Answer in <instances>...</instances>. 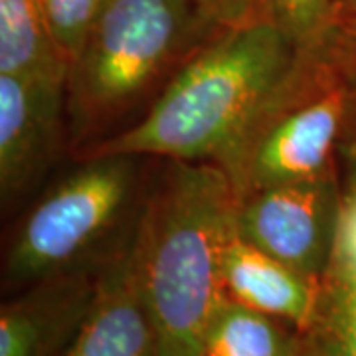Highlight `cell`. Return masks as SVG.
I'll return each instance as SVG.
<instances>
[{"label":"cell","mask_w":356,"mask_h":356,"mask_svg":"<svg viewBox=\"0 0 356 356\" xmlns=\"http://www.w3.org/2000/svg\"><path fill=\"white\" fill-rule=\"evenodd\" d=\"M62 356H163L153 318L140 297L133 229L103 264L93 303Z\"/></svg>","instance_id":"9c48e42d"},{"label":"cell","mask_w":356,"mask_h":356,"mask_svg":"<svg viewBox=\"0 0 356 356\" xmlns=\"http://www.w3.org/2000/svg\"><path fill=\"white\" fill-rule=\"evenodd\" d=\"M236 191L214 163L168 161L140 206L133 255L140 297L163 356H204L218 301L222 245L234 224Z\"/></svg>","instance_id":"7a4b0ae2"},{"label":"cell","mask_w":356,"mask_h":356,"mask_svg":"<svg viewBox=\"0 0 356 356\" xmlns=\"http://www.w3.org/2000/svg\"><path fill=\"white\" fill-rule=\"evenodd\" d=\"M332 2H334V13L356 18V0H332Z\"/></svg>","instance_id":"e0dca14e"},{"label":"cell","mask_w":356,"mask_h":356,"mask_svg":"<svg viewBox=\"0 0 356 356\" xmlns=\"http://www.w3.org/2000/svg\"><path fill=\"white\" fill-rule=\"evenodd\" d=\"M297 48L269 18L222 28L133 125L79 147L77 161L133 154L220 165L291 67Z\"/></svg>","instance_id":"6da1fadb"},{"label":"cell","mask_w":356,"mask_h":356,"mask_svg":"<svg viewBox=\"0 0 356 356\" xmlns=\"http://www.w3.org/2000/svg\"><path fill=\"white\" fill-rule=\"evenodd\" d=\"M341 202L339 177L271 184L236 196L234 229L266 254L321 280L334 242Z\"/></svg>","instance_id":"8992f818"},{"label":"cell","mask_w":356,"mask_h":356,"mask_svg":"<svg viewBox=\"0 0 356 356\" xmlns=\"http://www.w3.org/2000/svg\"><path fill=\"white\" fill-rule=\"evenodd\" d=\"M143 156L107 154L79 161L32 206L2 259V293L81 267H102L117 243L115 226L135 198Z\"/></svg>","instance_id":"5b68a950"},{"label":"cell","mask_w":356,"mask_h":356,"mask_svg":"<svg viewBox=\"0 0 356 356\" xmlns=\"http://www.w3.org/2000/svg\"><path fill=\"white\" fill-rule=\"evenodd\" d=\"M67 72L40 0H0V74L67 81Z\"/></svg>","instance_id":"7c38bea8"},{"label":"cell","mask_w":356,"mask_h":356,"mask_svg":"<svg viewBox=\"0 0 356 356\" xmlns=\"http://www.w3.org/2000/svg\"><path fill=\"white\" fill-rule=\"evenodd\" d=\"M303 339L305 356H356V177L343 191L315 315Z\"/></svg>","instance_id":"8fae6325"},{"label":"cell","mask_w":356,"mask_h":356,"mask_svg":"<svg viewBox=\"0 0 356 356\" xmlns=\"http://www.w3.org/2000/svg\"><path fill=\"white\" fill-rule=\"evenodd\" d=\"M267 16L295 48L318 38L334 18L332 0H267Z\"/></svg>","instance_id":"9a60e30c"},{"label":"cell","mask_w":356,"mask_h":356,"mask_svg":"<svg viewBox=\"0 0 356 356\" xmlns=\"http://www.w3.org/2000/svg\"><path fill=\"white\" fill-rule=\"evenodd\" d=\"M220 30L198 0H105L67 72L70 139H102Z\"/></svg>","instance_id":"277c9868"},{"label":"cell","mask_w":356,"mask_h":356,"mask_svg":"<svg viewBox=\"0 0 356 356\" xmlns=\"http://www.w3.org/2000/svg\"><path fill=\"white\" fill-rule=\"evenodd\" d=\"M204 356H305V339L291 323L224 295L206 329Z\"/></svg>","instance_id":"4fadbf2b"},{"label":"cell","mask_w":356,"mask_h":356,"mask_svg":"<svg viewBox=\"0 0 356 356\" xmlns=\"http://www.w3.org/2000/svg\"><path fill=\"white\" fill-rule=\"evenodd\" d=\"M102 267L74 269L8 295L0 307V356L64 355L93 303Z\"/></svg>","instance_id":"ba28073f"},{"label":"cell","mask_w":356,"mask_h":356,"mask_svg":"<svg viewBox=\"0 0 356 356\" xmlns=\"http://www.w3.org/2000/svg\"><path fill=\"white\" fill-rule=\"evenodd\" d=\"M356 18L334 14L299 46L291 67L218 166L236 196L280 182L339 177L337 159L356 119Z\"/></svg>","instance_id":"3957f363"},{"label":"cell","mask_w":356,"mask_h":356,"mask_svg":"<svg viewBox=\"0 0 356 356\" xmlns=\"http://www.w3.org/2000/svg\"><path fill=\"white\" fill-rule=\"evenodd\" d=\"M206 14L222 28H234L269 18L267 0H198Z\"/></svg>","instance_id":"2e32d148"},{"label":"cell","mask_w":356,"mask_h":356,"mask_svg":"<svg viewBox=\"0 0 356 356\" xmlns=\"http://www.w3.org/2000/svg\"><path fill=\"white\" fill-rule=\"evenodd\" d=\"M67 133L65 81L0 74V194L2 204L34 188Z\"/></svg>","instance_id":"52a82bcc"},{"label":"cell","mask_w":356,"mask_h":356,"mask_svg":"<svg viewBox=\"0 0 356 356\" xmlns=\"http://www.w3.org/2000/svg\"><path fill=\"white\" fill-rule=\"evenodd\" d=\"M103 2L105 0H40L54 40L70 65L88 38Z\"/></svg>","instance_id":"5bb4252c"},{"label":"cell","mask_w":356,"mask_h":356,"mask_svg":"<svg viewBox=\"0 0 356 356\" xmlns=\"http://www.w3.org/2000/svg\"><path fill=\"white\" fill-rule=\"evenodd\" d=\"M222 289L229 299L307 331L317 307L321 280L280 261L229 229L220 255Z\"/></svg>","instance_id":"30bf717a"}]
</instances>
